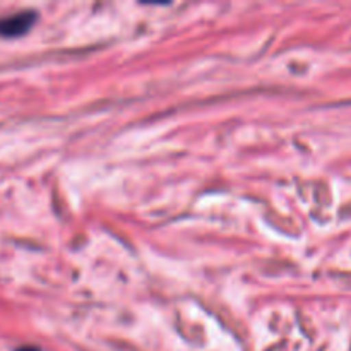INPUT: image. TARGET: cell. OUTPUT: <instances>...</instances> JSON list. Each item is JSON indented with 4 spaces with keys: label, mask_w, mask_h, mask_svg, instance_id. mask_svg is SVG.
I'll return each instance as SVG.
<instances>
[{
    "label": "cell",
    "mask_w": 351,
    "mask_h": 351,
    "mask_svg": "<svg viewBox=\"0 0 351 351\" xmlns=\"http://www.w3.org/2000/svg\"><path fill=\"white\" fill-rule=\"evenodd\" d=\"M38 14L34 10H21L0 19V36L2 38H19L26 34L36 23Z\"/></svg>",
    "instance_id": "1"
}]
</instances>
